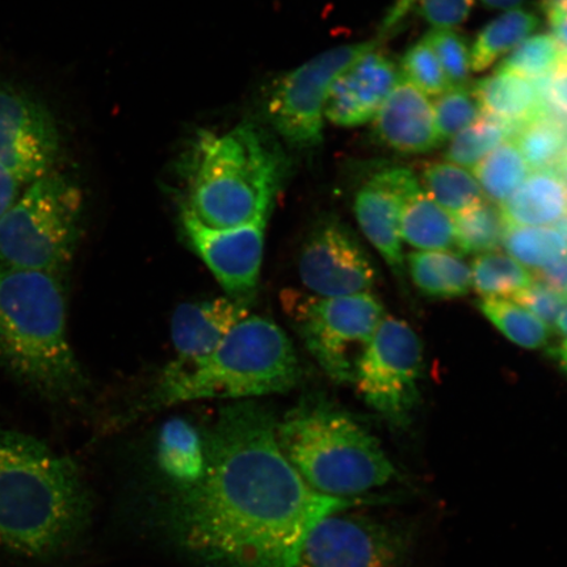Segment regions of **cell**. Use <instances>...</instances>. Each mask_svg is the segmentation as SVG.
Wrapping results in <instances>:
<instances>
[{
    "label": "cell",
    "instance_id": "cell-1",
    "mask_svg": "<svg viewBox=\"0 0 567 567\" xmlns=\"http://www.w3.org/2000/svg\"><path fill=\"white\" fill-rule=\"evenodd\" d=\"M278 422L251 400L221 409L204 437L203 478L163 508L169 538L202 566L293 567L318 522L367 502L311 488L284 456Z\"/></svg>",
    "mask_w": 567,
    "mask_h": 567
},
{
    "label": "cell",
    "instance_id": "cell-2",
    "mask_svg": "<svg viewBox=\"0 0 567 567\" xmlns=\"http://www.w3.org/2000/svg\"><path fill=\"white\" fill-rule=\"evenodd\" d=\"M90 509L75 461L0 430V548L32 559L60 555L87 526Z\"/></svg>",
    "mask_w": 567,
    "mask_h": 567
},
{
    "label": "cell",
    "instance_id": "cell-3",
    "mask_svg": "<svg viewBox=\"0 0 567 567\" xmlns=\"http://www.w3.org/2000/svg\"><path fill=\"white\" fill-rule=\"evenodd\" d=\"M65 279L0 265V364L54 403L74 402L86 389L69 342Z\"/></svg>",
    "mask_w": 567,
    "mask_h": 567
},
{
    "label": "cell",
    "instance_id": "cell-4",
    "mask_svg": "<svg viewBox=\"0 0 567 567\" xmlns=\"http://www.w3.org/2000/svg\"><path fill=\"white\" fill-rule=\"evenodd\" d=\"M182 174V209L209 228L229 229L271 215L284 163L264 131L239 124L221 133H197Z\"/></svg>",
    "mask_w": 567,
    "mask_h": 567
},
{
    "label": "cell",
    "instance_id": "cell-5",
    "mask_svg": "<svg viewBox=\"0 0 567 567\" xmlns=\"http://www.w3.org/2000/svg\"><path fill=\"white\" fill-rule=\"evenodd\" d=\"M290 465L316 492L361 499L399 477L378 439L343 411L302 400L276 429Z\"/></svg>",
    "mask_w": 567,
    "mask_h": 567
},
{
    "label": "cell",
    "instance_id": "cell-6",
    "mask_svg": "<svg viewBox=\"0 0 567 567\" xmlns=\"http://www.w3.org/2000/svg\"><path fill=\"white\" fill-rule=\"evenodd\" d=\"M292 343L271 319L248 316L208 358L163 372L155 401L163 406L202 400L246 401L292 390L301 380Z\"/></svg>",
    "mask_w": 567,
    "mask_h": 567
},
{
    "label": "cell",
    "instance_id": "cell-7",
    "mask_svg": "<svg viewBox=\"0 0 567 567\" xmlns=\"http://www.w3.org/2000/svg\"><path fill=\"white\" fill-rule=\"evenodd\" d=\"M83 209L80 184L61 169L28 184L0 219V265L66 278Z\"/></svg>",
    "mask_w": 567,
    "mask_h": 567
},
{
    "label": "cell",
    "instance_id": "cell-8",
    "mask_svg": "<svg viewBox=\"0 0 567 567\" xmlns=\"http://www.w3.org/2000/svg\"><path fill=\"white\" fill-rule=\"evenodd\" d=\"M281 305L323 372L338 384L353 382L359 361L384 318L380 301L371 293L318 297L287 289Z\"/></svg>",
    "mask_w": 567,
    "mask_h": 567
},
{
    "label": "cell",
    "instance_id": "cell-9",
    "mask_svg": "<svg viewBox=\"0 0 567 567\" xmlns=\"http://www.w3.org/2000/svg\"><path fill=\"white\" fill-rule=\"evenodd\" d=\"M417 526L347 512L318 522L301 545L293 567H405Z\"/></svg>",
    "mask_w": 567,
    "mask_h": 567
},
{
    "label": "cell",
    "instance_id": "cell-10",
    "mask_svg": "<svg viewBox=\"0 0 567 567\" xmlns=\"http://www.w3.org/2000/svg\"><path fill=\"white\" fill-rule=\"evenodd\" d=\"M422 370L420 337L402 319L384 316L359 361L353 382L368 406L401 427L420 402Z\"/></svg>",
    "mask_w": 567,
    "mask_h": 567
},
{
    "label": "cell",
    "instance_id": "cell-11",
    "mask_svg": "<svg viewBox=\"0 0 567 567\" xmlns=\"http://www.w3.org/2000/svg\"><path fill=\"white\" fill-rule=\"evenodd\" d=\"M378 45L379 41H365L332 48L280 76L266 103L267 117L276 133L297 147L319 144L332 83L361 55Z\"/></svg>",
    "mask_w": 567,
    "mask_h": 567
},
{
    "label": "cell",
    "instance_id": "cell-12",
    "mask_svg": "<svg viewBox=\"0 0 567 567\" xmlns=\"http://www.w3.org/2000/svg\"><path fill=\"white\" fill-rule=\"evenodd\" d=\"M61 132L39 96L11 82H0V165L21 186L55 169Z\"/></svg>",
    "mask_w": 567,
    "mask_h": 567
},
{
    "label": "cell",
    "instance_id": "cell-13",
    "mask_svg": "<svg viewBox=\"0 0 567 567\" xmlns=\"http://www.w3.org/2000/svg\"><path fill=\"white\" fill-rule=\"evenodd\" d=\"M269 216L229 229L205 226L182 209V225L189 246L198 255L226 296L250 305L257 297Z\"/></svg>",
    "mask_w": 567,
    "mask_h": 567
},
{
    "label": "cell",
    "instance_id": "cell-14",
    "mask_svg": "<svg viewBox=\"0 0 567 567\" xmlns=\"http://www.w3.org/2000/svg\"><path fill=\"white\" fill-rule=\"evenodd\" d=\"M299 275L318 297L371 293L378 272L357 237L337 219L319 224L305 243Z\"/></svg>",
    "mask_w": 567,
    "mask_h": 567
},
{
    "label": "cell",
    "instance_id": "cell-15",
    "mask_svg": "<svg viewBox=\"0 0 567 567\" xmlns=\"http://www.w3.org/2000/svg\"><path fill=\"white\" fill-rule=\"evenodd\" d=\"M417 187L420 182L411 169L388 167L368 177L354 196L360 229L401 280L405 278L401 212L405 198Z\"/></svg>",
    "mask_w": 567,
    "mask_h": 567
},
{
    "label": "cell",
    "instance_id": "cell-16",
    "mask_svg": "<svg viewBox=\"0 0 567 567\" xmlns=\"http://www.w3.org/2000/svg\"><path fill=\"white\" fill-rule=\"evenodd\" d=\"M400 78V70L392 59L379 52L378 48L373 49L354 61L332 83L324 118L344 127L371 122Z\"/></svg>",
    "mask_w": 567,
    "mask_h": 567
},
{
    "label": "cell",
    "instance_id": "cell-17",
    "mask_svg": "<svg viewBox=\"0 0 567 567\" xmlns=\"http://www.w3.org/2000/svg\"><path fill=\"white\" fill-rule=\"evenodd\" d=\"M250 316V308L230 299L182 303L172 318V339L175 360L167 372L186 370L217 349L236 326Z\"/></svg>",
    "mask_w": 567,
    "mask_h": 567
},
{
    "label": "cell",
    "instance_id": "cell-18",
    "mask_svg": "<svg viewBox=\"0 0 567 567\" xmlns=\"http://www.w3.org/2000/svg\"><path fill=\"white\" fill-rule=\"evenodd\" d=\"M373 120L374 136L394 152L425 154L442 144L434 106L402 74Z\"/></svg>",
    "mask_w": 567,
    "mask_h": 567
},
{
    "label": "cell",
    "instance_id": "cell-19",
    "mask_svg": "<svg viewBox=\"0 0 567 567\" xmlns=\"http://www.w3.org/2000/svg\"><path fill=\"white\" fill-rule=\"evenodd\" d=\"M499 208L507 226L555 225L567 216V184L555 169L536 172Z\"/></svg>",
    "mask_w": 567,
    "mask_h": 567
},
{
    "label": "cell",
    "instance_id": "cell-20",
    "mask_svg": "<svg viewBox=\"0 0 567 567\" xmlns=\"http://www.w3.org/2000/svg\"><path fill=\"white\" fill-rule=\"evenodd\" d=\"M482 115L513 126L515 133L537 117L547 115L534 84L527 78L495 70L472 89ZM515 136V134H514ZM513 140V138H512Z\"/></svg>",
    "mask_w": 567,
    "mask_h": 567
},
{
    "label": "cell",
    "instance_id": "cell-21",
    "mask_svg": "<svg viewBox=\"0 0 567 567\" xmlns=\"http://www.w3.org/2000/svg\"><path fill=\"white\" fill-rule=\"evenodd\" d=\"M158 466L173 484L183 491L197 484L205 473V443L200 432L183 417H173L161 429Z\"/></svg>",
    "mask_w": 567,
    "mask_h": 567
},
{
    "label": "cell",
    "instance_id": "cell-22",
    "mask_svg": "<svg viewBox=\"0 0 567 567\" xmlns=\"http://www.w3.org/2000/svg\"><path fill=\"white\" fill-rule=\"evenodd\" d=\"M401 237L422 251L449 250L456 247L455 218L420 186L403 203Z\"/></svg>",
    "mask_w": 567,
    "mask_h": 567
},
{
    "label": "cell",
    "instance_id": "cell-23",
    "mask_svg": "<svg viewBox=\"0 0 567 567\" xmlns=\"http://www.w3.org/2000/svg\"><path fill=\"white\" fill-rule=\"evenodd\" d=\"M411 279L421 293L431 299L449 300L470 293L472 268L456 254L416 251L409 255Z\"/></svg>",
    "mask_w": 567,
    "mask_h": 567
},
{
    "label": "cell",
    "instance_id": "cell-24",
    "mask_svg": "<svg viewBox=\"0 0 567 567\" xmlns=\"http://www.w3.org/2000/svg\"><path fill=\"white\" fill-rule=\"evenodd\" d=\"M540 20L526 10L514 9L502 13L482 28L471 49V69L482 73L527 40L534 33Z\"/></svg>",
    "mask_w": 567,
    "mask_h": 567
},
{
    "label": "cell",
    "instance_id": "cell-25",
    "mask_svg": "<svg viewBox=\"0 0 567 567\" xmlns=\"http://www.w3.org/2000/svg\"><path fill=\"white\" fill-rule=\"evenodd\" d=\"M513 141L529 168L553 169L567 157V122L547 113L519 127Z\"/></svg>",
    "mask_w": 567,
    "mask_h": 567
},
{
    "label": "cell",
    "instance_id": "cell-26",
    "mask_svg": "<svg viewBox=\"0 0 567 567\" xmlns=\"http://www.w3.org/2000/svg\"><path fill=\"white\" fill-rule=\"evenodd\" d=\"M422 182L427 193L443 209L457 216L484 202L476 177L451 162H432L423 167Z\"/></svg>",
    "mask_w": 567,
    "mask_h": 567
},
{
    "label": "cell",
    "instance_id": "cell-27",
    "mask_svg": "<svg viewBox=\"0 0 567 567\" xmlns=\"http://www.w3.org/2000/svg\"><path fill=\"white\" fill-rule=\"evenodd\" d=\"M474 169L482 193L492 203H505L527 179L529 167L513 140L503 142Z\"/></svg>",
    "mask_w": 567,
    "mask_h": 567
},
{
    "label": "cell",
    "instance_id": "cell-28",
    "mask_svg": "<svg viewBox=\"0 0 567 567\" xmlns=\"http://www.w3.org/2000/svg\"><path fill=\"white\" fill-rule=\"evenodd\" d=\"M478 307L503 336L523 349L537 350L548 343L549 326L514 300L487 297Z\"/></svg>",
    "mask_w": 567,
    "mask_h": 567
},
{
    "label": "cell",
    "instance_id": "cell-29",
    "mask_svg": "<svg viewBox=\"0 0 567 567\" xmlns=\"http://www.w3.org/2000/svg\"><path fill=\"white\" fill-rule=\"evenodd\" d=\"M455 228L458 250L482 255L501 246L508 226L501 208L484 200L455 216Z\"/></svg>",
    "mask_w": 567,
    "mask_h": 567
},
{
    "label": "cell",
    "instance_id": "cell-30",
    "mask_svg": "<svg viewBox=\"0 0 567 567\" xmlns=\"http://www.w3.org/2000/svg\"><path fill=\"white\" fill-rule=\"evenodd\" d=\"M534 282L526 267L506 254L478 255L472 267V287L484 299L515 296Z\"/></svg>",
    "mask_w": 567,
    "mask_h": 567
},
{
    "label": "cell",
    "instance_id": "cell-31",
    "mask_svg": "<svg viewBox=\"0 0 567 567\" xmlns=\"http://www.w3.org/2000/svg\"><path fill=\"white\" fill-rule=\"evenodd\" d=\"M503 244L509 257L520 265L540 269L566 257L567 245L555 228H519L508 226Z\"/></svg>",
    "mask_w": 567,
    "mask_h": 567
},
{
    "label": "cell",
    "instance_id": "cell-32",
    "mask_svg": "<svg viewBox=\"0 0 567 567\" xmlns=\"http://www.w3.org/2000/svg\"><path fill=\"white\" fill-rule=\"evenodd\" d=\"M514 134L513 126L491 117H481L451 140L445 159L457 166L474 168L503 142L512 140Z\"/></svg>",
    "mask_w": 567,
    "mask_h": 567
},
{
    "label": "cell",
    "instance_id": "cell-33",
    "mask_svg": "<svg viewBox=\"0 0 567 567\" xmlns=\"http://www.w3.org/2000/svg\"><path fill=\"white\" fill-rule=\"evenodd\" d=\"M474 0H396L382 23L381 34L393 33L416 11L434 30H455L470 18Z\"/></svg>",
    "mask_w": 567,
    "mask_h": 567
},
{
    "label": "cell",
    "instance_id": "cell-34",
    "mask_svg": "<svg viewBox=\"0 0 567 567\" xmlns=\"http://www.w3.org/2000/svg\"><path fill=\"white\" fill-rule=\"evenodd\" d=\"M564 56L561 48L551 34H536L530 35L509 52L496 70L535 80L555 71Z\"/></svg>",
    "mask_w": 567,
    "mask_h": 567
},
{
    "label": "cell",
    "instance_id": "cell-35",
    "mask_svg": "<svg viewBox=\"0 0 567 567\" xmlns=\"http://www.w3.org/2000/svg\"><path fill=\"white\" fill-rule=\"evenodd\" d=\"M432 106L442 142L452 140L467 126L478 122L482 116L477 99L467 87H451L437 96Z\"/></svg>",
    "mask_w": 567,
    "mask_h": 567
},
{
    "label": "cell",
    "instance_id": "cell-36",
    "mask_svg": "<svg viewBox=\"0 0 567 567\" xmlns=\"http://www.w3.org/2000/svg\"><path fill=\"white\" fill-rule=\"evenodd\" d=\"M401 74L424 95L441 96L451 89L434 49L424 38L403 54Z\"/></svg>",
    "mask_w": 567,
    "mask_h": 567
},
{
    "label": "cell",
    "instance_id": "cell-37",
    "mask_svg": "<svg viewBox=\"0 0 567 567\" xmlns=\"http://www.w3.org/2000/svg\"><path fill=\"white\" fill-rule=\"evenodd\" d=\"M441 62L451 87H466L471 75V51L466 39L455 30H432L424 35Z\"/></svg>",
    "mask_w": 567,
    "mask_h": 567
},
{
    "label": "cell",
    "instance_id": "cell-38",
    "mask_svg": "<svg viewBox=\"0 0 567 567\" xmlns=\"http://www.w3.org/2000/svg\"><path fill=\"white\" fill-rule=\"evenodd\" d=\"M514 301L540 318L550 328L567 305V293L559 292L543 281L532 282L528 288L514 296Z\"/></svg>",
    "mask_w": 567,
    "mask_h": 567
},
{
    "label": "cell",
    "instance_id": "cell-39",
    "mask_svg": "<svg viewBox=\"0 0 567 567\" xmlns=\"http://www.w3.org/2000/svg\"><path fill=\"white\" fill-rule=\"evenodd\" d=\"M548 113L553 110L555 116L567 122V55L559 62V65L550 74L549 89L547 94Z\"/></svg>",
    "mask_w": 567,
    "mask_h": 567
},
{
    "label": "cell",
    "instance_id": "cell-40",
    "mask_svg": "<svg viewBox=\"0 0 567 567\" xmlns=\"http://www.w3.org/2000/svg\"><path fill=\"white\" fill-rule=\"evenodd\" d=\"M542 9L548 19L553 39L567 55V0H542Z\"/></svg>",
    "mask_w": 567,
    "mask_h": 567
},
{
    "label": "cell",
    "instance_id": "cell-41",
    "mask_svg": "<svg viewBox=\"0 0 567 567\" xmlns=\"http://www.w3.org/2000/svg\"><path fill=\"white\" fill-rule=\"evenodd\" d=\"M21 184L0 165V219L12 207L19 197Z\"/></svg>",
    "mask_w": 567,
    "mask_h": 567
},
{
    "label": "cell",
    "instance_id": "cell-42",
    "mask_svg": "<svg viewBox=\"0 0 567 567\" xmlns=\"http://www.w3.org/2000/svg\"><path fill=\"white\" fill-rule=\"evenodd\" d=\"M538 272H540L544 284L559 290V292L567 293V255Z\"/></svg>",
    "mask_w": 567,
    "mask_h": 567
},
{
    "label": "cell",
    "instance_id": "cell-43",
    "mask_svg": "<svg viewBox=\"0 0 567 567\" xmlns=\"http://www.w3.org/2000/svg\"><path fill=\"white\" fill-rule=\"evenodd\" d=\"M488 9L509 11L519 9L526 0H481Z\"/></svg>",
    "mask_w": 567,
    "mask_h": 567
},
{
    "label": "cell",
    "instance_id": "cell-44",
    "mask_svg": "<svg viewBox=\"0 0 567 567\" xmlns=\"http://www.w3.org/2000/svg\"><path fill=\"white\" fill-rule=\"evenodd\" d=\"M555 326L559 336L567 339V305L563 309L561 313L558 315Z\"/></svg>",
    "mask_w": 567,
    "mask_h": 567
},
{
    "label": "cell",
    "instance_id": "cell-45",
    "mask_svg": "<svg viewBox=\"0 0 567 567\" xmlns=\"http://www.w3.org/2000/svg\"><path fill=\"white\" fill-rule=\"evenodd\" d=\"M557 358L563 370L567 373V339L564 340L563 344L558 347Z\"/></svg>",
    "mask_w": 567,
    "mask_h": 567
}]
</instances>
